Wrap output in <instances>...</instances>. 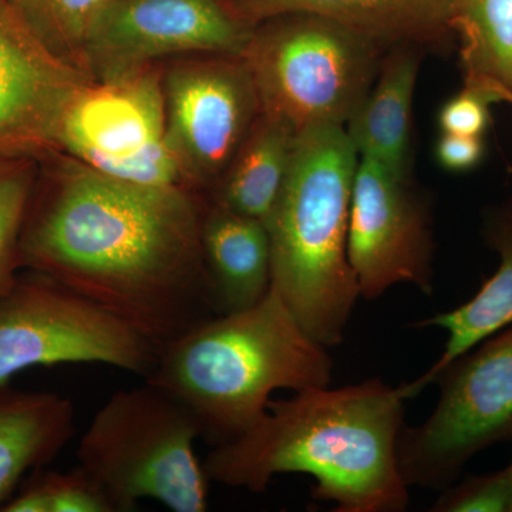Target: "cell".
Returning <instances> with one entry per match:
<instances>
[{"label": "cell", "instance_id": "1", "mask_svg": "<svg viewBox=\"0 0 512 512\" xmlns=\"http://www.w3.org/2000/svg\"><path fill=\"white\" fill-rule=\"evenodd\" d=\"M202 211L185 188L128 183L86 165L39 175L20 239L22 269L55 279L161 349L217 316Z\"/></svg>", "mask_w": 512, "mask_h": 512}, {"label": "cell", "instance_id": "2", "mask_svg": "<svg viewBox=\"0 0 512 512\" xmlns=\"http://www.w3.org/2000/svg\"><path fill=\"white\" fill-rule=\"evenodd\" d=\"M404 383L380 379L296 392L269 402L264 416L205 458L208 480L265 493L279 474H308L312 497L338 512H402L409 487L397 463Z\"/></svg>", "mask_w": 512, "mask_h": 512}, {"label": "cell", "instance_id": "3", "mask_svg": "<svg viewBox=\"0 0 512 512\" xmlns=\"http://www.w3.org/2000/svg\"><path fill=\"white\" fill-rule=\"evenodd\" d=\"M332 375L329 349L271 285L251 308L212 316L164 345L146 382L183 403L217 446L261 419L275 390L330 386Z\"/></svg>", "mask_w": 512, "mask_h": 512}, {"label": "cell", "instance_id": "4", "mask_svg": "<svg viewBox=\"0 0 512 512\" xmlns=\"http://www.w3.org/2000/svg\"><path fill=\"white\" fill-rule=\"evenodd\" d=\"M359 158L345 127L299 133L284 190L266 225L271 285L308 335L328 349L343 342L360 298L348 256Z\"/></svg>", "mask_w": 512, "mask_h": 512}, {"label": "cell", "instance_id": "5", "mask_svg": "<svg viewBox=\"0 0 512 512\" xmlns=\"http://www.w3.org/2000/svg\"><path fill=\"white\" fill-rule=\"evenodd\" d=\"M201 430L190 410L151 383L111 394L84 431L76 456L116 512L141 500L205 512L208 480L195 454Z\"/></svg>", "mask_w": 512, "mask_h": 512}, {"label": "cell", "instance_id": "6", "mask_svg": "<svg viewBox=\"0 0 512 512\" xmlns=\"http://www.w3.org/2000/svg\"><path fill=\"white\" fill-rule=\"evenodd\" d=\"M386 47L312 13L256 23L241 59L262 113L299 134L345 127L375 83Z\"/></svg>", "mask_w": 512, "mask_h": 512}, {"label": "cell", "instance_id": "7", "mask_svg": "<svg viewBox=\"0 0 512 512\" xmlns=\"http://www.w3.org/2000/svg\"><path fill=\"white\" fill-rule=\"evenodd\" d=\"M433 383L436 409L419 426H403L397 463L407 487L443 491L480 451L512 441V325L458 356Z\"/></svg>", "mask_w": 512, "mask_h": 512}, {"label": "cell", "instance_id": "8", "mask_svg": "<svg viewBox=\"0 0 512 512\" xmlns=\"http://www.w3.org/2000/svg\"><path fill=\"white\" fill-rule=\"evenodd\" d=\"M160 349L127 322L49 276L19 274L0 299V387L23 370L100 363L144 379Z\"/></svg>", "mask_w": 512, "mask_h": 512}, {"label": "cell", "instance_id": "9", "mask_svg": "<svg viewBox=\"0 0 512 512\" xmlns=\"http://www.w3.org/2000/svg\"><path fill=\"white\" fill-rule=\"evenodd\" d=\"M59 150L117 180L192 191L168 144L163 80L150 67L86 84L64 114Z\"/></svg>", "mask_w": 512, "mask_h": 512}, {"label": "cell", "instance_id": "10", "mask_svg": "<svg viewBox=\"0 0 512 512\" xmlns=\"http://www.w3.org/2000/svg\"><path fill=\"white\" fill-rule=\"evenodd\" d=\"M252 29L222 0H106L87 33L84 67L93 82H110L165 56L241 57Z\"/></svg>", "mask_w": 512, "mask_h": 512}, {"label": "cell", "instance_id": "11", "mask_svg": "<svg viewBox=\"0 0 512 512\" xmlns=\"http://www.w3.org/2000/svg\"><path fill=\"white\" fill-rule=\"evenodd\" d=\"M433 211L413 177L359 158L350 201L348 256L360 298L375 301L396 285L434 292Z\"/></svg>", "mask_w": 512, "mask_h": 512}, {"label": "cell", "instance_id": "12", "mask_svg": "<svg viewBox=\"0 0 512 512\" xmlns=\"http://www.w3.org/2000/svg\"><path fill=\"white\" fill-rule=\"evenodd\" d=\"M163 87L168 144L190 187L211 190L261 113L247 64L237 56L180 64Z\"/></svg>", "mask_w": 512, "mask_h": 512}, {"label": "cell", "instance_id": "13", "mask_svg": "<svg viewBox=\"0 0 512 512\" xmlns=\"http://www.w3.org/2000/svg\"><path fill=\"white\" fill-rule=\"evenodd\" d=\"M92 82L46 49L0 0V158L59 151L67 107Z\"/></svg>", "mask_w": 512, "mask_h": 512}, {"label": "cell", "instance_id": "14", "mask_svg": "<svg viewBox=\"0 0 512 512\" xmlns=\"http://www.w3.org/2000/svg\"><path fill=\"white\" fill-rule=\"evenodd\" d=\"M249 25L288 13H312L335 20L386 49L419 47L447 55L456 49L450 28L453 0H232Z\"/></svg>", "mask_w": 512, "mask_h": 512}, {"label": "cell", "instance_id": "15", "mask_svg": "<svg viewBox=\"0 0 512 512\" xmlns=\"http://www.w3.org/2000/svg\"><path fill=\"white\" fill-rule=\"evenodd\" d=\"M423 55L412 45L390 47L372 89L345 126L359 157L399 177H413V100Z\"/></svg>", "mask_w": 512, "mask_h": 512}, {"label": "cell", "instance_id": "16", "mask_svg": "<svg viewBox=\"0 0 512 512\" xmlns=\"http://www.w3.org/2000/svg\"><path fill=\"white\" fill-rule=\"evenodd\" d=\"M201 255L217 315L244 311L271 289L272 251L264 222L204 204Z\"/></svg>", "mask_w": 512, "mask_h": 512}, {"label": "cell", "instance_id": "17", "mask_svg": "<svg viewBox=\"0 0 512 512\" xmlns=\"http://www.w3.org/2000/svg\"><path fill=\"white\" fill-rule=\"evenodd\" d=\"M481 234L500 258V265L470 301L421 320V328L444 330L447 340L436 363L419 379L404 383L410 399L423 392L458 356L512 325V198L484 212Z\"/></svg>", "mask_w": 512, "mask_h": 512}, {"label": "cell", "instance_id": "18", "mask_svg": "<svg viewBox=\"0 0 512 512\" xmlns=\"http://www.w3.org/2000/svg\"><path fill=\"white\" fill-rule=\"evenodd\" d=\"M74 433V407L50 392L0 387V507L20 480L59 456Z\"/></svg>", "mask_w": 512, "mask_h": 512}, {"label": "cell", "instance_id": "19", "mask_svg": "<svg viewBox=\"0 0 512 512\" xmlns=\"http://www.w3.org/2000/svg\"><path fill=\"white\" fill-rule=\"evenodd\" d=\"M296 136L261 111L208 202L268 225L288 178Z\"/></svg>", "mask_w": 512, "mask_h": 512}, {"label": "cell", "instance_id": "20", "mask_svg": "<svg viewBox=\"0 0 512 512\" xmlns=\"http://www.w3.org/2000/svg\"><path fill=\"white\" fill-rule=\"evenodd\" d=\"M450 28L463 87L484 94L491 103H510L512 0H453Z\"/></svg>", "mask_w": 512, "mask_h": 512}, {"label": "cell", "instance_id": "21", "mask_svg": "<svg viewBox=\"0 0 512 512\" xmlns=\"http://www.w3.org/2000/svg\"><path fill=\"white\" fill-rule=\"evenodd\" d=\"M33 36L60 60L82 70L94 16L106 0H5ZM89 76V74H87Z\"/></svg>", "mask_w": 512, "mask_h": 512}, {"label": "cell", "instance_id": "22", "mask_svg": "<svg viewBox=\"0 0 512 512\" xmlns=\"http://www.w3.org/2000/svg\"><path fill=\"white\" fill-rule=\"evenodd\" d=\"M3 512H116L109 495L83 467L37 471L15 497L0 507Z\"/></svg>", "mask_w": 512, "mask_h": 512}, {"label": "cell", "instance_id": "23", "mask_svg": "<svg viewBox=\"0 0 512 512\" xmlns=\"http://www.w3.org/2000/svg\"><path fill=\"white\" fill-rule=\"evenodd\" d=\"M37 177L35 157L0 158V299L22 269L20 239Z\"/></svg>", "mask_w": 512, "mask_h": 512}, {"label": "cell", "instance_id": "24", "mask_svg": "<svg viewBox=\"0 0 512 512\" xmlns=\"http://www.w3.org/2000/svg\"><path fill=\"white\" fill-rule=\"evenodd\" d=\"M512 485L507 468L483 476H468L444 488L433 512H511Z\"/></svg>", "mask_w": 512, "mask_h": 512}, {"label": "cell", "instance_id": "25", "mask_svg": "<svg viewBox=\"0 0 512 512\" xmlns=\"http://www.w3.org/2000/svg\"><path fill=\"white\" fill-rule=\"evenodd\" d=\"M491 104L484 94L463 87L441 106L440 130L457 136L483 137L491 123Z\"/></svg>", "mask_w": 512, "mask_h": 512}, {"label": "cell", "instance_id": "26", "mask_svg": "<svg viewBox=\"0 0 512 512\" xmlns=\"http://www.w3.org/2000/svg\"><path fill=\"white\" fill-rule=\"evenodd\" d=\"M485 156L483 137L441 134L436 144L437 163L451 173H467L481 164Z\"/></svg>", "mask_w": 512, "mask_h": 512}, {"label": "cell", "instance_id": "27", "mask_svg": "<svg viewBox=\"0 0 512 512\" xmlns=\"http://www.w3.org/2000/svg\"><path fill=\"white\" fill-rule=\"evenodd\" d=\"M507 470H508V474H510V480H511V485H512V463L510 464V466L507 467ZM511 512H512V505H511Z\"/></svg>", "mask_w": 512, "mask_h": 512}, {"label": "cell", "instance_id": "28", "mask_svg": "<svg viewBox=\"0 0 512 512\" xmlns=\"http://www.w3.org/2000/svg\"><path fill=\"white\" fill-rule=\"evenodd\" d=\"M508 104H511V106H512V100H511V101H510V103H508Z\"/></svg>", "mask_w": 512, "mask_h": 512}]
</instances>
